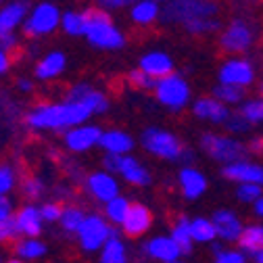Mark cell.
<instances>
[{
	"label": "cell",
	"mask_w": 263,
	"mask_h": 263,
	"mask_svg": "<svg viewBox=\"0 0 263 263\" xmlns=\"http://www.w3.org/2000/svg\"><path fill=\"white\" fill-rule=\"evenodd\" d=\"M92 115V111L80 103V101H67L65 98L63 103H42L36 105L27 115H25V123L31 129H57V132H65L73 125L84 123L88 117Z\"/></svg>",
	"instance_id": "obj_1"
},
{
	"label": "cell",
	"mask_w": 263,
	"mask_h": 263,
	"mask_svg": "<svg viewBox=\"0 0 263 263\" xmlns=\"http://www.w3.org/2000/svg\"><path fill=\"white\" fill-rule=\"evenodd\" d=\"M84 36L92 46L117 50L123 46V34L111 23V17L103 9H88L84 11Z\"/></svg>",
	"instance_id": "obj_2"
},
{
	"label": "cell",
	"mask_w": 263,
	"mask_h": 263,
	"mask_svg": "<svg viewBox=\"0 0 263 263\" xmlns=\"http://www.w3.org/2000/svg\"><path fill=\"white\" fill-rule=\"evenodd\" d=\"M61 27V11L52 3H40L31 7L21 29L27 38H44L50 36L52 31Z\"/></svg>",
	"instance_id": "obj_3"
},
{
	"label": "cell",
	"mask_w": 263,
	"mask_h": 263,
	"mask_svg": "<svg viewBox=\"0 0 263 263\" xmlns=\"http://www.w3.org/2000/svg\"><path fill=\"white\" fill-rule=\"evenodd\" d=\"M215 5L209 0H170V5L163 11L165 21H182L184 25L196 19H207L215 15Z\"/></svg>",
	"instance_id": "obj_4"
},
{
	"label": "cell",
	"mask_w": 263,
	"mask_h": 263,
	"mask_svg": "<svg viewBox=\"0 0 263 263\" xmlns=\"http://www.w3.org/2000/svg\"><path fill=\"white\" fill-rule=\"evenodd\" d=\"M76 234L80 240V249L84 253H94L103 249L107 238L115 234V230H111V226L101 215H86Z\"/></svg>",
	"instance_id": "obj_5"
},
{
	"label": "cell",
	"mask_w": 263,
	"mask_h": 263,
	"mask_svg": "<svg viewBox=\"0 0 263 263\" xmlns=\"http://www.w3.org/2000/svg\"><path fill=\"white\" fill-rule=\"evenodd\" d=\"M142 144L146 151H151L153 155L163 157V159H178L184 153L180 142L170 132H163V129H146L142 134Z\"/></svg>",
	"instance_id": "obj_6"
},
{
	"label": "cell",
	"mask_w": 263,
	"mask_h": 263,
	"mask_svg": "<svg viewBox=\"0 0 263 263\" xmlns=\"http://www.w3.org/2000/svg\"><path fill=\"white\" fill-rule=\"evenodd\" d=\"M155 90H157V98L163 103V105H167L172 109H180L186 105L188 101V86L184 80H180L178 76H165V78H161L157 84H155Z\"/></svg>",
	"instance_id": "obj_7"
},
{
	"label": "cell",
	"mask_w": 263,
	"mask_h": 263,
	"mask_svg": "<svg viewBox=\"0 0 263 263\" xmlns=\"http://www.w3.org/2000/svg\"><path fill=\"white\" fill-rule=\"evenodd\" d=\"M203 148L217 161H226V163H232V161H240L247 155V146H242L236 140H230V138H221V136H213V134H205L203 136Z\"/></svg>",
	"instance_id": "obj_8"
},
{
	"label": "cell",
	"mask_w": 263,
	"mask_h": 263,
	"mask_svg": "<svg viewBox=\"0 0 263 263\" xmlns=\"http://www.w3.org/2000/svg\"><path fill=\"white\" fill-rule=\"evenodd\" d=\"M103 132L96 125H73L69 129H65V146H67L71 153H86L90 151L94 144H98Z\"/></svg>",
	"instance_id": "obj_9"
},
{
	"label": "cell",
	"mask_w": 263,
	"mask_h": 263,
	"mask_svg": "<svg viewBox=\"0 0 263 263\" xmlns=\"http://www.w3.org/2000/svg\"><path fill=\"white\" fill-rule=\"evenodd\" d=\"M29 13L27 0H11L7 5H0V34H11L23 25Z\"/></svg>",
	"instance_id": "obj_10"
},
{
	"label": "cell",
	"mask_w": 263,
	"mask_h": 263,
	"mask_svg": "<svg viewBox=\"0 0 263 263\" xmlns=\"http://www.w3.org/2000/svg\"><path fill=\"white\" fill-rule=\"evenodd\" d=\"M13 217H15L17 230H19V236H40L42 234L44 219L40 215V207L27 203L21 209H17Z\"/></svg>",
	"instance_id": "obj_11"
},
{
	"label": "cell",
	"mask_w": 263,
	"mask_h": 263,
	"mask_svg": "<svg viewBox=\"0 0 263 263\" xmlns=\"http://www.w3.org/2000/svg\"><path fill=\"white\" fill-rule=\"evenodd\" d=\"M151 223H153V215H151V211H148L144 205H140V203L129 205L127 215H125V219L121 221L123 234L129 236V238H136V236L144 234L146 230L151 228Z\"/></svg>",
	"instance_id": "obj_12"
},
{
	"label": "cell",
	"mask_w": 263,
	"mask_h": 263,
	"mask_svg": "<svg viewBox=\"0 0 263 263\" xmlns=\"http://www.w3.org/2000/svg\"><path fill=\"white\" fill-rule=\"evenodd\" d=\"M251 42H253V31L242 21H234L221 36V48L226 52H242L251 46Z\"/></svg>",
	"instance_id": "obj_13"
},
{
	"label": "cell",
	"mask_w": 263,
	"mask_h": 263,
	"mask_svg": "<svg viewBox=\"0 0 263 263\" xmlns=\"http://www.w3.org/2000/svg\"><path fill=\"white\" fill-rule=\"evenodd\" d=\"M67 101H80L84 103L92 113H105L109 109L107 96L98 90H92L88 84H76L67 90Z\"/></svg>",
	"instance_id": "obj_14"
},
{
	"label": "cell",
	"mask_w": 263,
	"mask_h": 263,
	"mask_svg": "<svg viewBox=\"0 0 263 263\" xmlns=\"http://www.w3.org/2000/svg\"><path fill=\"white\" fill-rule=\"evenodd\" d=\"M86 190L90 192L92 199L107 203V201L113 199V196H117L119 186H117V182H115L109 174L96 172V174H90V176L86 178Z\"/></svg>",
	"instance_id": "obj_15"
},
{
	"label": "cell",
	"mask_w": 263,
	"mask_h": 263,
	"mask_svg": "<svg viewBox=\"0 0 263 263\" xmlns=\"http://www.w3.org/2000/svg\"><path fill=\"white\" fill-rule=\"evenodd\" d=\"M48 253V247L38 236H19L13 245V257L15 261H36L42 259Z\"/></svg>",
	"instance_id": "obj_16"
},
{
	"label": "cell",
	"mask_w": 263,
	"mask_h": 263,
	"mask_svg": "<svg viewBox=\"0 0 263 263\" xmlns=\"http://www.w3.org/2000/svg\"><path fill=\"white\" fill-rule=\"evenodd\" d=\"M65 67H67V57H65L63 52H59V50H52V52L44 54V57L36 63L34 73H36L38 80L48 82V80L59 78V76L65 71Z\"/></svg>",
	"instance_id": "obj_17"
},
{
	"label": "cell",
	"mask_w": 263,
	"mask_h": 263,
	"mask_svg": "<svg viewBox=\"0 0 263 263\" xmlns=\"http://www.w3.org/2000/svg\"><path fill=\"white\" fill-rule=\"evenodd\" d=\"M223 176L236 182H255V184H263V167L253 165V163H245V161H232L223 167Z\"/></svg>",
	"instance_id": "obj_18"
},
{
	"label": "cell",
	"mask_w": 263,
	"mask_h": 263,
	"mask_svg": "<svg viewBox=\"0 0 263 263\" xmlns=\"http://www.w3.org/2000/svg\"><path fill=\"white\" fill-rule=\"evenodd\" d=\"M221 84H234V86H247L253 82V69L247 61H230L221 67Z\"/></svg>",
	"instance_id": "obj_19"
},
{
	"label": "cell",
	"mask_w": 263,
	"mask_h": 263,
	"mask_svg": "<svg viewBox=\"0 0 263 263\" xmlns=\"http://www.w3.org/2000/svg\"><path fill=\"white\" fill-rule=\"evenodd\" d=\"M213 226L217 230V236H221L223 240H238L240 238V221L234 213L230 211H217L213 215Z\"/></svg>",
	"instance_id": "obj_20"
},
{
	"label": "cell",
	"mask_w": 263,
	"mask_h": 263,
	"mask_svg": "<svg viewBox=\"0 0 263 263\" xmlns=\"http://www.w3.org/2000/svg\"><path fill=\"white\" fill-rule=\"evenodd\" d=\"M140 67H142L148 76L161 80V78H165V76H170V73L174 71V63L170 61L167 54H163V52H151V54H146V57L142 59Z\"/></svg>",
	"instance_id": "obj_21"
},
{
	"label": "cell",
	"mask_w": 263,
	"mask_h": 263,
	"mask_svg": "<svg viewBox=\"0 0 263 263\" xmlns=\"http://www.w3.org/2000/svg\"><path fill=\"white\" fill-rule=\"evenodd\" d=\"M144 251L151 257L161 259V261H176L180 257V253H182L180 247H178V242L174 238H153L144 247Z\"/></svg>",
	"instance_id": "obj_22"
},
{
	"label": "cell",
	"mask_w": 263,
	"mask_h": 263,
	"mask_svg": "<svg viewBox=\"0 0 263 263\" xmlns=\"http://www.w3.org/2000/svg\"><path fill=\"white\" fill-rule=\"evenodd\" d=\"M107 153H113V155H125L129 148H132V138L127 134L119 129H111V132H105L101 134V140H98Z\"/></svg>",
	"instance_id": "obj_23"
},
{
	"label": "cell",
	"mask_w": 263,
	"mask_h": 263,
	"mask_svg": "<svg viewBox=\"0 0 263 263\" xmlns=\"http://www.w3.org/2000/svg\"><path fill=\"white\" fill-rule=\"evenodd\" d=\"M194 115L201 119H211V121H226L230 113L219 101L201 98V101H196V105H194Z\"/></svg>",
	"instance_id": "obj_24"
},
{
	"label": "cell",
	"mask_w": 263,
	"mask_h": 263,
	"mask_svg": "<svg viewBox=\"0 0 263 263\" xmlns=\"http://www.w3.org/2000/svg\"><path fill=\"white\" fill-rule=\"evenodd\" d=\"M180 182H182V190H184V194L188 196V199H196V196H201L205 192V188H207L205 178L196 170H190V167L182 170Z\"/></svg>",
	"instance_id": "obj_25"
},
{
	"label": "cell",
	"mask_w": 263,
	"mask_h": 263,
	"mask_svg": "<svg viewBox=\"0 0 263 263\" xmlns=\"http://www.w3.org/2000/svg\"><path fill=\"white\" fill-rule=\"evenodd\" d=\"M119 172H121V176H123L127 182L138 184V186H144V184H148V180H151L148 174H146V170L140 167V163L134 161V159H129V157H121V167H119Z\"/></svg>",
	"instance_id": "obj_26"
},
{
	"label": "cell",
	"mask_w": 263,
	"mask_h": 263,
	"mask_svg": "<svg viewBox=\"0 0 263 263\" xmlns=\"http://www.w3.org/2000/svg\"><path fill=\"white\" fill-rule=\"evenodd\" d=\"M238 242L249 253L257 255L259 251H263V226H251V228L242 230Z\"/></svg>",
	"instance_id": "obj_27"
},
{
	"label": "cell",
	"mask_w": 263,
	"mask_h": 263,
	"mask_svg": "<svg viewBox=\"0 0 263 263\" xmlns=\"http://www.w3.org/2000/svg\"><path fill=\"white\" fill-rule=\"evenodd\" d=\"M19 192H21L23 199L29 201V203L31 201H40L44 196V192H46V184L36 176H27V178H23L19 182Z\"/></svg>",
	"instance_id": "obj_28"
},
{
	"label": "cell",
	"mask_w": 263,
	"mask_h": 263,
	"mask_svg": "<svg viewBox=\"0 0 263 263\" xmlns=\"http://www.w3.org/2000/svg\"><path fill=\"white\" fill-rule=\"evenodd\" d=\"M125 259H127L125 257V247L121 245V240L115 234L109 236L107 242L101 249V261H105V263H121Z\"/></svg>",
	"instance_id": "obj_29"
},
{
	"label": "cell",
	"mask_w": 263,
	"mask_h": 263,
	"mask_svg": "<svg viewBox=\"0 0 263 263\" xmlns=\"http://www.w3.org/2000/svg\"><path fill=\"white\" fill-rule=\"evenodd\" d=\"M84 217L86 215H84V211L80 207L69 205V207H63V213L59 217V223H61V228L65 230V232L76 234L78 230H80V226H82V221H84Z\"/></svg>",
	"instance_id": "obj_30"
},
{
	"label": "cell",
	"mask_w": 263,
	"mask_h": 263,
	"mask_svg": "<svg viewBox=\"0 0 263 263\" xmlns=\"http://www.w3.org/2000/svg\"><path fill=\"white\" fill-rule=\"evenodd\" d=\"M190 234H192V240H196V242H209L217 236V230L211 221L196 217L194 221H190Z\"/></svg>",
	"instance_id": "obj_31"
},
{
	"label": "cell",
	"mask_w": 263,
	"mask_h": 263,
	"mask_svg": "<svg viewBox=\"0 0 263 263\" xmlns=\"http://www.w3.org/2000/svg\"><path fill=\"white\" fill-rule=\"evenodd\" d=\"M174 240L178 242L180 251L184 255L192 253V234H190V221L186 217H180V221L174 226Z\"/></svg>",
	"instance_id": "obj_32"
},
{
	"label": "cell",
	"mask_w": 263,
	"mask_h": 263,
	"mask_svg": "<svg viewBox=\"0 0 263 263\" xmlns=\"http://www.w3.org/2000/svg\"><path fill=\"white\" fill-rule=\"evenodd\" d=\"M157 17H159V9L153 0H142V3H138L134 9H132V19L136 23H142V25L153 23Z\"/></svg>",
	"instance_id": "obj_33"
},
{
	"label": "cell",
	"mask_w": 263,
	"mask_h": 263,
	"mask_svg": "<svg viewBox=\"0 0 263 263\" xmlns=\"http://www.w3.org/2000/svg\"><path fill=\"white\" fill-rule=\"evenodd\" d=\"M61 27L67 36H84V13L69 11L61 15Z\"/></svg>",
	"instance_id": "obj_34"
},
{
	"label": "cell",
	"mask_w": 263,
	"mask_h": 263,
	"mask_svg": "<svg viewBox=\"0 0 263 263\" xmlns=\"http://www.w3.org/2000/svg\"><path fill=\"white\" fill-rule=\"evenodd\" d=\"M15 188H19V176L15 167L7 165V163H0V194L9 196Z\"/></svg>",
	"instance_id": "obj_35"
},
{
	"label": "cell",
	"mask_w": 263,
	"mask_h": 263,
	"mask_svg": "<svg viewBox=\"0 0 263 263\" xmlns=\"http://www.w3.org/2000/svg\"><path fill=\"white\" fill-rule=\"evenodd\" d=\"M127 209H129V205H127L125 199H121V196H113L111 201H107L105 213H107L109 221H113V223H121V221L125 219V215H127Z\"/></svg>",
	"instance_id": "obj_36"
},
{
	"label": "cell",
	"mask_w": 263,
	"mask_h": 263,
	"mask_svg": "<svg viewBox=\"0 0 263 263\" xmlns=\"http://www.w3.org/2000/svg\"><path fill=\"white\" fill-rule=\"evenodd\" d=\"M215 96L219 101H226V103H238L242 101V86H234V84H221L215 88Z\"/></svg>",
	"instance_id": "obj_37"
},
{
	"label": "cell",
	"mask_w": 263,
	"mask_h": 263,
	"mask_svg": "<svg viewBox=\"0 0 263 263\" xmlns=\"http://www.w3.org/2000/svg\"><path fill=\"white\" fill-rule=\"evenodd\" d=\"M19 238V230L15 223V217H7V219H0V247L15 242Z\"/></svg>",
	"instance_id": "obj_38"
},
{
	"label": "cell",
	"mask_w": 263,
	"mask_h": 263,
	"mask_svg": "<svg viewBox=\"0 0 263 263\" xmlns=\"http://www.w3.org/2000/svg\"><path fill=\"white\" fill-rule=\"evenodd\" d=\"M127 80H129V86L140 88V90H148V88H153V86H155V78H153V76H148L142 67H140V69H136V71H132Z\"/></svg>",
	"instance_id": "obj_39"
},
{
	"label": "cell",
	"mask_w": 263,
	"mask_h": 263,
	"mask_svg": "<svg viewBox=\"0 0 263 263\" xmlns=\"http://www.w3.org/2000/svg\"><path fill=\"white\" fill-rule=\"evenodd\" d=\"M61 213H63V205L57 203V201H46V203L40 205V215H42V219H44L46 223L59 221Z\"/></svg>",
	"instance_id": "obj_40"
},
{
	"label": "cell",
	"mask_w": 263,
	"mask_h": 263,
	"mask_svg": "<svg viewBox=\"0 0 263 263\" xmlns=\"http://www.w3.org/2000/svg\"><path fill=\"white\" fill-rule=\"evenodd\" d=\"M186 29L190 31V34H207V31H213L217 29V23L213 19H196V21H190L186 23Z\"/></svg>",
	"instance_id": "obj_41"
},
{
	"label": "cell",
	"mask_w": 263,
	"mask_h": 263,
	"mask_svg": "<svg viewBox=\"0 0 263 263\" xmlns=\"http://www.w3.org/2000/svg\"><path fill=\"white\" fill-rule=\"evenodd\" d=\"M261 196V186L255 182H242V186L238 188V199L240 201H257Z\"/></svg>",
	"instance_id": "obj_42"
},
{
	"label": "cell",
	"mask_w": 263,
	"mask_h": 263,
	"mask_svg": "<svg viewBox=\"0 0 263 263\" xmlns=\"http://www.w3.org/2000/svg\"><path fill=\"white\" fill-rule=\"evenodd\" d=\"M242 115L249 121H261L263 119V101H253L242 109Z\"/></svg>",
	"instance_id": "obj_43"
},
{
	"label": "cell",
	"mask_w": 263,
	"mask_h": 263,
	"mask_svg": "<svg viewBox=\"0 0 263 263\" xmlns=\"http://www.w3.org/2000/svg\"><path fill=\"white\" fill-rule=\"evenodd\" d=\"M228 127L232 132H247L249 127V119L240 113V115H228Z\"/></svg>",
	"instance_id": "obj_44"
},
{
	"label": "cell",
	"mask_w": 263,
	"mask_h": 263,
	"mask_svg": "<svg viewBox=\"0 0 263 263\" xmlns=\"http://www.w3.org/2000/svg\"><path fill=\"white\" fill-rule=\"evenodd\" d=\"M15 215V207H13V201L9 196L0 194V219H7V217H13Z\"/></svg>",
	"instance_id": "obj_45"
},
{
	"label": "cell",
	"mask_w": 263,
	"mask_h": 263,
	"mask_svg": "<svg viewBox=\"0 0 263 263\" xmlns=\"http://www.w3.org/2000/svg\"><path fill=\"white\" fill-rule=\"evenodd\" d=\"M0 46H3L5 50H15L19 46V40H17V34L15 31H11V34H0Z\"/></svg>",
	"instance_id": "obj_46"
},
{
	"label": "cell",
	"mask_w": 263,
	"mask_h": 263,
	"mask_svg": "<svg viewBox=\"0 0 263 263\" xmlns=\"http://www.w3.org/2000/svg\"><path fill=\"white\" fill-rule=\"evenodd\" d=\"M219 263H242L245 261V255L242 253H221V251H217V257H215Z\"/></svg>",
	"instance_id": "obj_47"
},
{
	"label": "cell",
	"mask_w": 263,
	"mask_h": 263,
	"mask_svg": "<svg viewBox=\"0 0 263 263\" xmlns=\"http://www.w3.org/2000/svg\"><path fill=\"white\" fill-rule=\"evenodd\" d=\"M121 157L123 155H113V153H107V157H105V167L109 170V172H119V167H121Z\"/></svg>",
	"instance_id": "obj_48"
},
{
	"label": "cell",
	"mask_w": 263,
	"mask_h": 263,
	"mask_svg": "<svg viewBox=\"0 0 263 263\" xmlns=\"http://www.w3.org/2000/svg\"><path fill=\"white\" fill-rule=\"evenodd\" d=\"M9 69H11V52L0 48V78H3Z\"/></svg>",
	"instance_id": "obj_49"
},
{
	"label": "cell",
	"mask_w": 263,
	"mask_h": 263,
	"mask_svg": "<svg viewBox=\"0 0 263 263\" xmlns=\"http://www.w3.org/2000/svg\"><path fill=\"white\" fill-rule=\"evenodd\" d=\"M134 0H98V5L105 7V9H119V7H125Z\"/></svg>",
	"instance_id": "obj_50"
},
{
	"label": "cell",
	"mask_w": 263,
	"mask_h": 263,
	"mask_svg": "<svg viewBox=\"0 0 263 263\" xmlns=\"http://www.w3.org/2000/svg\"><path fill=\"white\" fill-rule=\"evenodd\" d=\"M17 88L21 92H31V90H34V84H31V80H27V78H19L17 80Z\"/></svg>",
	"instance_id": "obj_51"
},
{
	"label": "cell",
	"mask_w": 263,
	"mask_h": 263,
	"mask_svg": "<svg viewBox=\"0 0 263 263\" xmlns=\"http://www.w3.org/2000/svg\"><path fill=\"white\" fill-rule=\"evenodd\" d=\"M249 151H253V153H261V151H263V138H255V140L249 144Z\"/></svg>",
	"instance_id": "obj_52"
},
{
	"label": "cell",
	"mask_w": 263,
	"mask_h": 263,
	"mask_svg": "<svg viewBox=\"0 0 263 263\" xmlns=\"http://www.w3.org/2000/svg\"><path fill=\"white\" fill-rule=\"evenodd\" d=\"M255 211L259 217H263V196H259V199L255 201Z\"/></svg>",
	"instance_id": "obj_53"
},
{
	"label": "cell",
	"mask_w": 263,
	"mask_h": 263,
	"mask_svg": "<svg viewBox=\"0 0 263 263\" xmlns=\"http://www.w3.org/2000/svg\"><path fill=\"white\" fill-rule=\"evenodd\" d=\"M255 259H257V261H261V263H263V251H259V253H257V255H255Z\"/></svg>",
	"instance_id": "obj_54"
},
{
	"label": "cell",
	"mask_w": 263,
	"mask_h": 263,
	"mask_svg": "<svg viewBox=\"0 0 263 263\" xmlns=\"http://www.w3.org/2000/svg\"><path fill=\"white\" fill-rule=\"evenodd\" d=\"M159 3H170V0H159Z\"/></svg>",
	"instance_id": "obj_55"
},
{
	"label": "cell",
	"mask_w": 263,
	"mask_h": 263,
	"mask_svg": "<svg viewBox=\"0 0 263 263\" xmlns=\"http://www.w3.org/2000/svg\"><path fill=\"white\" fill-rule=\"evenodd\" d=\"M0 261H3V253H0Z\"/></svg>",
	"instance_id": "obj_56"
},
{
	"label": "cell",
	"mask_w": 263,
	"mask_h": 263,
	"mask_svg": "<svg viewBox=\"0 0 263 263\" xmlns=\"http://www.w3.org/2000/svg\"><path fill=\"white\" fill-rule=\"evenodd\" d=\"M3 3H5V0H0V5H3Z\"/></svg>",
	"instance_id": "obj_57"
},
{
	"label": "cell",
	"mask_w": 263,
	"mask_h": 263,
	"mask_svg": "<svg viewBox=\"0 0 263 263\" xmlns=\"http://www.w3.org/2000/svg\"><path fill=\"white\" fill-rule=\"evenodd\" d=\"M261 94H263V86H261Z\"/></svg>",
	"instance_id": "obj_58"
},
{
	"label": "cell",
	"mask_w": 263,
	"mask_h": 263,
	"mask_svg": "<svg viewBox=\"0 0 263 263\" xmlns=\"http://www.w3.org/2000/svg\"><path fill=\"white\" fill-rule=\"evenodd\" d=\"M0 48H3V46H0Z\"/></svg>",
	"instance_id": "obj_59"
}]
</instances>
